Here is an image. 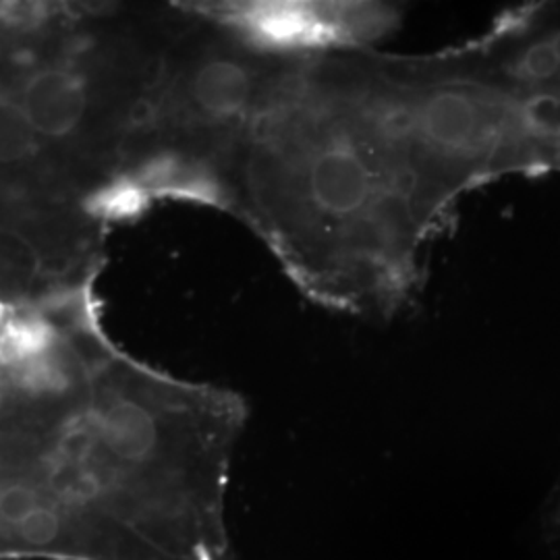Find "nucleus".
<instances>
[{"mask_svg": "<svg viewBox=\"0 0 560 560\" xmlns=\"http://www.w3.org/2000/svg\"><path fill=\"white\" fill-rule=\"evenodd\" d=\"M460 198L405 115L388 52L284 60L243 141V206L310 303L413 307Z\"/></svg>", "mask_w": 560, "mask_h": 560, "instance_id": "nucleus-1", "label": "nucleus"}, {"mask_svg": "<svg viewBox=\"0 0 560 560\" xmlns=\"http://www.w3.org/2000/svg\"><path fill=\"white\" fill-rule=\"evenodd\" d=\"M152 196L133 173L113 177L85 198V212L104 222L138 221L150 208Z\"/></svg>", "mask_w": 560, "mask_h": 560, "instance_id": "nucleus-5", "label": "nucleus"}, {"mask_svg": "<svg viewBox=\"0 0 560 560\" xmlns=\"http://www.w3.org/2000/svg\"><path fill=\"white\" fill-rule=\"evenodd\" d=\"M40 136L21 110L20 102L0 96V164H20L38 152Z\"/></svg>", "mask_w": 560, "mask_h": 560, "instance_id": "nucleus-6", "label": "nucleus"}, {"mask_svg": "<svg viewBox=\"0 0 560 560\" xmlns=\"http://www.w3.org/2000/svg\"><path fill=\"white\" fill-rule=\"evenodd\" d=\"M201 13L249 50L287 60L374 50L402 23L388 2H233Z\"/></svg>", "mask_w": 560, "mask_h": 560, "instance_id": "nucleus-3", "label": "nucleus"}, {"mask_svg": "<svg viewBox=\"0 0 560 560\" xmlns=\"http://www.w3.org/2000/svg\"><path fill=\"white\" fill-rule=\"evenodd\" d=\"M463 46L494 92L513 175H560V0L504 9Z\"/></svg>", "mask_w": 560, "mask_h": 560, "instance_id": "nucleus-2", "label": "nucleus"}, {"mask_svg": "<svg viewBox=\"0 0 560 560\" xmlns=\"http://www.w3.org/2000/svg\"><path fill=\"white\" fill-rule=\"evenodd\" d=\"M18 102L40 138L62 140L85 117L88 88L69 67H44L23 83Z\"/></svg>", "mask_w": 560, "mask_h": 560, "instance_id": "nucleus-4", "label": "nucleus"}, {"mask_svg": "<svg viewBox=\"0 0 560 560\" xmlns=\"http://www.w3.org/2000/svg\"><path fill=\"white\" fill-rule=\"evenodd\" d=\"M541 525H544V536H546L548 544L560 548V481L555 488V494L550 497L546 511H544Z\"/></svg>", "mask_w": 560, "mask_h": 560, "instance_id": "nucleus-7", "label": "nucleus"}, {"mask_svg": "<svg viewBox=\"0 0 560 560\" xmlns=\"http://www.w3.org/2000/svg\"><path fill=\"white\" fill-rule=\"evenodd\" d=\"M4 310H2V305H0V328H2V324H4Z\"/></svg>", "mask_w": 560, "mask_h": 560, "instance_id": "nucleus-8", "label": "nucleus"}]
</instances>
